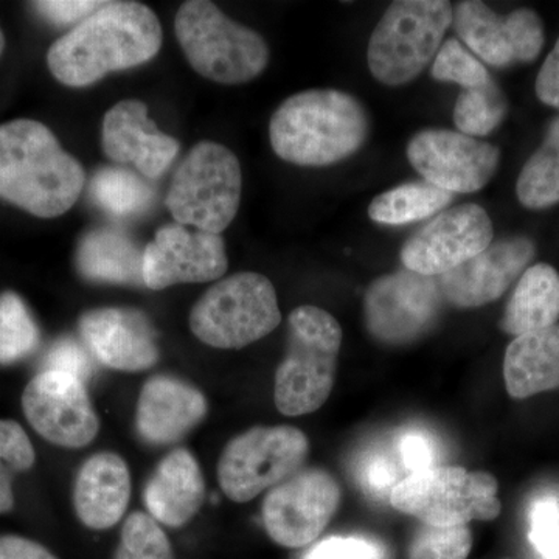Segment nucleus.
I'll return each mask as SVG.
<instances>
[{"mask_svg": "<svg viewBox=\"0 0 559 559\" xmlns=\"http://www.w3.org/2000/svg\"><path fill=\"white\" fill-rule=\"evenodd\" d=\"M160 47L162 25L150 7L105 2L50 47L47 64L66 86L86 87L108 73L145 64Z\"/></svg>", "mask_w": 559, "mask_h": 559, "instance_id": "nucleus-1", "label": "nucleus"}, {"mask_svg": "<svg viewBox=\"0 0 559 559\" xmlns=\"http://www.w3.org/2000/svg\"><path fill=\"white\" fill-rule=\"evenodd\" d=\"M83 167L35 120L0 127V198L39 218H57L83 193Z\"/></svg>", "mask_w": 559, "mask_h": 559, "instance_id": "nucleus-2", "label": "nucleus"}, {"mask_svg": "<svg viewBox=\"0 0 559 559\" xmlns=\"http://www.w3.org/2000/svg\"><path fill=\"white\" fill-rule=\"evenodd\" d=\"M366 106L348 92L311 90L286 98L270 123L272 150L299 167H329L355 156L369 139Z\"/></svg>", "mask_w": 559, "mask_h": 559, "instance_id": "nucleus-3", "label": "nucleus"}, {"mask_svg": "<svg viewBox=\"0 0 559 559\" xmlns=\"http://www.w3.org/2000/svg\"><path fill=\"white\" fill-rule=\"evenodd\" d=\"M288 326V349L275 373L274 400L283 415L299 417L329 400L344 334L334 316L312 305L290 312Z\"/></svg>", "mask_w": 559, "mask_h": 559, "instance_id": "nucleus-4", "label": "nucleus"}, {"mask_svg": "<svg viewBox=\"0 0 559 559\" xmlns=\"http://www.w3.org/2000/svg\"><path fill=\"white\" fill-rule=\"evenodd\" d=\"M175 32L191 68L215 83H249L270 64L271 51L263 36L230 20L207 0L182 3Z\"/></svg>", "mask_w": 559, "mask_h": 559, "instance_id": "nucleus-5", "label": "nucleus"}, {"mask_svg": "<svg viewBox=\"0 0 559 559\" xmlns=\"http://www.w3.org/2000/svg\"><path fill=\"white\" fill-rule=\"evenodd\" d=\"M447 0H396L390 3L369 40L367 62L371 75L396 87L417 80L436 60L452 25Z\"/></svg>", "mask_w": 559, "mask_h": 559, "instance_id": "nucleus-6", "label": "nucleus"}, {"mask_svg": "<svg viewBox=\"0 0 559 559\" xmlns=\"http://www.w3.org/2000/svg\"><path fill=\"white\" fill-rule=\"evenodd\" d=\"M242 173L238 157L216 142H200L173 176L165 205L191 229L221 235L240 209Z\"/></svg>", "mask_w": 559, "mask_h": 559, "instance_id": "nucleus-7", "label": "nucleus"}, {"mask_svg": "<svg viewBox=\"0 0 559 559\" xmlns=\"http://www.w3.org/2000/svg\"><path fill=\"white\" fill-rule=\"evenodd\" d=\"M282 323L277 293L257 272H238L219 280L190 312L198 340L221 349H240L263 340Z\"/></svg>", "mask_w": 559, "mask_h": 559, "instance_id": "nucleus-8", "label": "nucleus"}, {"mask_svg": "<svg viewBox=\"0 0 559 559\" xmlns=\"http://www.w3.org/2000/svg\"><path fill=\"white\" fill-rule=\"evenodd\" d=\"M499 485L484 471L436 466L411 474L393 488V509L432 527H455L471 521H492L500 514Z\"/></svg>", "mask_w": 559, "mask_h": 559, "instance_id": "nucleus-9", "label": "nucleus"}, {"mask_svg": "<svg viewBox=\"0 0 559 559\" xmlns=\"http://www.w3.org/2000/svg\"><path fill=\"white\" fill-rule=\"evenodd\" d=\"M308 452L310 441L293 426H259L246 430L221 454L219 487L234 502H249L299 473Z\"/></svg>", "mask_w": 559, "mask_h": 559, "instance_id": "nucleus-10", "label": "nucleus"}, {"mask_svg": "<svg viewBox=\"0 0 559 559\" xmlns=\"http://www.w3.org/2000/svg\"><path fill=\"white\" fill-rule=\"evenodd\" d=\"M443 301L439 277L409 270L382 275L367 289L366 325L384 344H411L436 325Z\"/></svg>", "mask_w": 559, "mask_h": 559, "instance_id": "nucleus-11", "label": "nucleus"}, {"mask_svg": "<svg viewBox=\"0 0 559 559\" xmlns=\"http://www.w3.org/2000/svg\"><path fill=\"white\" fill-rule=\"evenodd\" d=\"M340 503V484L329 471L300 469L267 492L261 509L264 528L278 546H308L333 520Z\"/></svg>", "mask_w": 559, "mask_h": 559, "instance_id": "nucleus-12", "label": "nucleus"}, {"mask_svg": "<svg viewBox=\"0 0 559 559\" xmlns=\"http://www.w3.org/2000/svg\"><path fill=\"white\" fill-rule=\"evenodd\" d=\"M452 27L474 57L499 69L535 61L546 43L535 10L518 9L500 16L477 0H463L454 7Z\"/></svg>", "mask_w": 559, "mask_h": 559, "instance_id": "nucleus-13", "label": "nucleus"}, {"mask_svg": "<svg viewBox=\"0 0 559 559\" xmlns=\"http://www.w3.org/2000/svg\"><path fill=\"white\" fill-rule=\"evenodd\" d=\"M407 159L426 182L452 194H468L495 178L500 151L462 132L432 128L411 139Z\"/></svg>", "mask_w": 559, "mask_h": 559, "instance_id": "nucleus-14", "label": "nucleus"}, {"mask_svg": "<svg viewBox=\"0 0 559 559\" xmlns=\"http://www.w3.org/2000/svg\"><path fill=\"white\" fill-rule=\"evenodd\" d=\"M495 227L487 210L463 204L443 210L401 249L404 270L441 277L488 248Z\"/></svg>", "mask_w": 559, "mask_h": 559, "instance_id": "nucleus-15", "label": "nucleus"}, {"mask_svg": "<svg viewBox=\"0 0 559 559\" xmlns=\"http://www.w3.org/2000/svg\"><path fill=\"white\" fill-rule=\"evenodd\" d=\"M22 409L32 428L57 447H87L100 429L86 384L61 371L36 374L22 395Z\"/></svg>", "mask_w": 559, "mask_h": 559, "instance_id": "nucleus-16", "label": "nucleus"}, {"mask_svg": "<svg viewBox=\"0 0 559 559\" xmlns=\"http://www.w3.org/2000/svg\"><path fill=\"white\" fill-rule=\"evenodd\" d=\"M226 245L221 235L168 224L143 250V285L153 290L179 283H207L226 274Z\"/></svg>", "mask_w": 559, "mask_h": 559, "instance_id": "nucleus-17", "label": "nucleus"}, {"mask_svg": "<svg viewBox=\"0 0 559 559\" xmlns=\"http://www.w3.org/2000/svg\"><path fill=\"white\" fill-rule=\"evenodd\" d=\"M535 253V245L527 237L491 242L476 257L439 277L444 301L457 308H479L498 300L528 270Z\"/></svg>", "mask_w": 559, "mask_h": 559, "instance_id": "nucleus-18", "label": "nucleus"}, {"mask_svg": "<svg viewBox=\"0 0 559 559\" xmlns=\"http://www.w3.org/2000/svg\"><path fill=\"white\" fill-rule=\"evenodd\" d=\"M80 334L91 355L112 370H148L159 359L156 333L148 318L132 308H97L84 312Z\"/></svg>", "mask_w": 559, "mask_h": 559, "instance_id": "nucleus-19", "label": "nucleus"}, {"mask_svg": "<svg viewBox=\"0 0 559 559\" xmlns=\"http://www.w3.org/2000/svg\"><path fill=\"white\" fill-rule=\"evenodd\" d=\"M102 143L110 160L134 165L146 179L160 178L180 150L178 140L164 134L139 100L117 103L106 112Z\"/></svg>", "mask_w": 559, "mask_h": 559, "instance_id": "nucleus-20", "label": "nucleus"}, {"mask_svg": "<svg viewBox=\"0 0 559 559\" xmlns=\"http://www.w3.org/2000/svg\"><path fill=\"white\" fill-rule=\"evenodd\" d=\"M207 400L189 382L167 374L150 378L140 392L135 426L150 444H171L207 415Z\"/></svg>", "mask_w": 559, "mask_h": 559, "instance_id": "nucleus-21", "label": "nucleus"}, {"mask_svg": "<svg viewBox=\"0 0 559 559\" xmlns=\"http://www.w3.org/2000/svg\"><path fill=\"white\" fill-rule=\"evenodd\" d=\"M131 499V474L116 452L92 455L73 487V507L86 527L108 530L123 518Z\"/></svg>", "mask_w": 559, "mask_h": 559, "instance_id": "nucleus-22", "label": "nucleus"}, {"mask_svg": "<svg viewBox=\"0 0 559 559\" xmlns=\"http://www.w3.org/2000/svg\"><path fill=\"white\" fill-rule=\"evenodd\" d=\"M204 499L205 481L200 463L183 448L162 460L143 491L150 516L171 528L189 524Z\"/></svg>", "mask_w": 559, "mask_h": 559, "instance_id": "nucleus-23", "label": "nucleus"}, {"mask_svg": "<svg viewBox=\"0 0 559 559\" xmlns=\"http://www.w3.org/2000/svg\"><path fill=\"white\" fill-rule=\"evenodd\" d=\"M507 392L516 400L559 389V325L514 337L503 359Z\"/></svg>", "mask_w": 559, "mask_h": 559, "instance_id": "nucleus-24", "label": "nucleus"}, {"mask_svg": "<svg viewBox=\"0 0 559 559\" xmlns=\"http://www.w3.org/2000/svg\"><path fill=\"white\" fill-rule=\"evenodd\" d=\"M80 274L109 285H143V252L117 229H95L84 235L76 252Z\"/></svg>", "mask_w": 559, "mask_h": 559, "instance_id": "nucleus-25", "label": "nucleus"}, {"mask_svg": "<svg viewBox=\"0 0 559 559\" xmlns=\"http://www.w3.org/2000/svg\"><path fill=\"white\" fill-rule=\"evenodd\" d=\"M559 320V274L550 264L538 263L521 275L507 305L500 326L518 337L550 329Z\"/></svg>", "mask_w": 559, "mask_h": 559, "instance_id": "nucleus-26", "label": "nucleus"}, {"mask_svg": "<svg viewBox=\"0 0 559 559\" xmlns=\"http://www.w3.org/2000/svg\"><path fill=\"white\" fill-rule=\"evenodd\" d=\"M452 200L454 194L426 180L401 183L371 201L369 216L374 223L384 226H406L439 215Z\"/></svg>", "mask_w": 559, "mask_h": 559, "instance_id": "nucleus-27", "label": "nucleus"}, {"mask_svg": "<svg viewBox=\"0 0 559 559\" xmlns=\"http://www.w3.org/2000/svg\"><path fill=\"white\" fill-rule=\"evenodd\" d=\"M518 200L525 209L544 210L559 202V117L546 139L525 162L516 183Z\"/></svg>", "mask_w": 559, "mask_h": 559, "instance_id": "nucleus-28", "label": "nucleus"}, {"mask_svg": "<svg viewBox=\"0 0 559 559\" xmlns=\"http://www.w3.org/2000/svg\"><path fill=\"white\" fill-rule=\"evenodd\" d=\"M91 193L97 204L116 218H132L150 207L153 189L134 171L106 167L94 176Z\"/></svg>", "mask_w": 559, "mask_h": 559, "instance_id": "nucleus-29", "label": "nucleus"}, {"mask_svg": "<svg viewBox=\"0 0 559 559\" xmlns=\"http://www.w3.org/2000/svg\"><path fill=\"white\" fill-rule=\"evenodd\" d=\"M509 114V102L495 79L476 90L463 91L455 102L454 123L459 132L479 139L498 130Z\"/></svg>", "mask_w": 559, "mask_h": 559, "instance_id": "nucleus-30", "label": "nucleus"}, {"mask_svg": "<svg viewBox=\"0 0 559 559\" xmlns=\"http://www.w3.org/2000/svg\"><path fill=\"white\" fill-rule=\"evenodd\" d=\"M39 330L31 311L14 293L0 296V364L17 362L31 356L39 345Z\"/></svg>", "mask_w": 559, "mask_h": 559, "instance_id": "nucleus-31", "label": "nucleus"}, {"mask_svg": "<svg viewBox=\"0 0 559 559\" xmlns=\"http://www.w3.org/2000/svg\"><path fill=\"white\" fill-rule=\"evenodd\" d=\"M35 465V450L25 430L11 419H0V513L14 506L13 479Z\"/></svg>", "mask_w": 559, "mask_h": 559, "instance_id": "nucleus-32", "label": "nucleus"}, {"mask_svg": "<svg viewBox=\"0 0 559 559\" xmlns=\"http://www.w3.org/2000/svg\"><path fill=\"white\" fill-rule=\"evenodd\" d=\"M114 559H175V554L159 522L135 511L124 521Z\"/></svg>", "mask_w": 559, "mask_h": 559, "instance_id": "nucleus-33", "label": "nucleus"}, {"mask_svg": "<svg viewBox=\"0 0 559 559\" xmlns=\"http://www.w3.org/2000/svg\"><path fill=\"white\" fill-rule=\"evenodd\" d=\"M430 75L441 83L459 84L463 91L476 90L492 80L484 62L455 38L441 44L439 53L432 62Z\"/></svg>", "mask_w": 559, "mask_h": 559, "instance_id": "nucleus-34", "label": "nucleus"}, {"mask_svg": "<svg viewBox=\"0 0 559 559\" xmlns=\"http://www.w3.org/2000/svg\"><path fill=\"white\" fill-rule=\"evenodd\" d=\"M473 536L466 525L432 527L423 525L412 538L409 559H466Z\"/></svg>", "mask_w": 559, "mask_h": 559, "instance_id": "nucleus-35", "label": "nucleus"}, {"mask_svg": "<svg viewBox=\"0 0 559 559\" xmlns=\"http://www.w3.org/2000/svg\"><path fill=\"white\" fill-rule=\"evenodd\" d=\"M530 540L543 559H559V499L539 496L530 509Z\"/></svg>", "mask_w": 559, "mask_h": 559, "instance_id": "nucleus-36", "label": "nucleus"}, {"mask_svg": "<svg viewBox=\"0 0 559 559\" xmlns=\"http://www.w3.org/2000/svg\"><path fill=\"white\" fill-rule=\"evenodd\" d=\"M360 487L373 498H390L393 488L404 479L399 462L384 451H373L360 460L358 468Z\"/></svg>", "mask_w": 559, "mask_h": 559, "instance_id": "nucleus-37", "label": "nucleus"}, {"mask_svg": "<svg viewBox=\"0 0 559 559\" xmlns=\"http://www.w3.org/2000/svg\"><path fill=\"white\" fill-rule=\"evenodd\" d=\"M84 344L73 340H60L51 345L44 359V370L61 371L86 384L94 374V360Z\"/></svg>", "mask_w": 559, "mask_h": 559, "instance_id": "nucleus-38", "label": "nucleus"}, {"mask_svg": "<svg viewBox=\"0 0 559 559\" xmlns=\"http://www.w3.org/2000/svg\"><path fill=\"white\" fill-rule=\"evenodd\" d=\"M305 559H385V550L381 544L358 536H331L316 544Z\"/></svg>", "mask_w": 559, "mask_h": 559, "instance_id": "nucleus-39", "label": "nucleus"}, {"mask_svg": "<svg viewBox=\"0 0 559 559\" xmlns=\"http://www.w3.org/2000/svg\"><path fill=\"white\" fill-rule=\"evenodd\" d=\"M401 465L407 473L436 468L437 447L432 437L423 430H407L401 433L399 441Z\"/></svg>", "mask_w": 559, "mask_h": 559, "instance_id": "nucleus-40", "label": "nucleus"}, {"mask_svg": "<svg viewBox=\"0 0 559 559\" xmlns=\"http://www.w3.org/2000/svg\"><path fill=\"white\" fill-rule=\"evenodd\" d=\"M103 3L105 2H97V0H46V2H35L33 7L53 24L76 25L100 9Z\"/></svg>", "mask_w": 559, "mask_h": 559, "instance_id": "nucleus-41", "label": "nucleus"}, {"mask_svg": "<svg viewBox=\"0 0 559 559\" xmlns=\"http://www.w3.org/2000/svg\"><path fill=\"white\" fill-rule=\"evenodd\" d=\"M536 95L544 105L559 109V38L539 70Z\"/></svg>", "mask_w": 559, "mask_h": 559, "instance_id": "nucleus-42", "label": "nucleus"}, {"mask_svg": "<svg viewBox=\"0 0 559 559\" xmlns=\"http://www.w3.org/2000/svg\"><path fill=\"white\" fill-rule=\"evenodd\" d=\"M0 559H57L46 547L21 536H0Z\"/></svg>", "mask_w": 559, "mask_h": 559, "instance_id": "nucleus-43", "label": "nucleus"}, {"mask_svg": "<svg viewBox=\"0 0 559 559\" xmlns=\"http://www.w3.org/2000/svg\"><path fill=\"white\" fill-rule=\"evenodd\" d=\"M3 47H5V38H3V33L0 31V55H2Z\"/></svg>", "mask_w": 559, "mask_h": 559, "instance_id": "nucleus-44", "label": "nucleus"}]
</instances>
